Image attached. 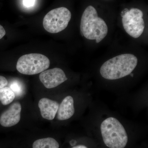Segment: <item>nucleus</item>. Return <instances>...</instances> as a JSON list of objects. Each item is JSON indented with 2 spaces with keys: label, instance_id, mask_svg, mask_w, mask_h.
I'll return each instance as SVG.
<instances>
[{
  "label": "nucleus",
  "instance_id": "1",
  "mask_svg": "<svg viewBox=\"0 0 148 148\" xmlns=\"http://www.w3.org/2000/svg\"><path fill=\"white\" fill-rule=\"evenodd\" d=\"M138 62V58L133 54L125 53L117 56L103 64L100 73L106 79H119L132 73Z\"/></svg>",
  "mask_w": 148,
  "mask_h": 148
},
{
  "label": "nucleus",
  "instance_id": "2",
  "mask_svg": "<svg viewBox=\"0 0 148 148\" xmlns=\"http://www.w3.org/2000/svg\"><path fill=\"white\" fill-rule=\"evenodd\" d=\"M80 32L88 40H95L98 43L108 33V27L103 18L98 17L96 9L91 5L85 10L81 19Z\"/></svg>",
  "mask_w": 148,
  "mask_h": 148
},
{
  "label": "nucleus",
  "instance_id": "3",
  "mask_svg": "<svg viewBox=\"0 0 148 148\" xmlns=\"http://www.w3.org/2000/svg\"><path fill=\"white\" fill-rule=\"evenodd\" d=\"M103 142L110 148H124L128 138L123 125L116 119L108 118L101 125Z\"/></svg>",
  "mask_w": 148,
  "mask_h": 148
},
{
  "label": "nucleus",
  "instance_id": "4",
  "mask_svg": "<svg viewBox=\"0 0 148 148\" xmlns=\"http://www.w3.org/2000/svg\"><path fill=\"white\" fill-rule=\"evenodd\" d=\"M50 64V60L45 56L40 53H29L19 58L16 68L21 74L34 75L46 70Z\"/></svg>",
  "mask_w": 148,
  "mask_h": 148
},
{
  "label": "nucleus",
  "instance_id": "5",
  "mask_svg": "<svg viewBox=\"0 0 148 148\" xmlns=\"http://www.w3.org/2000/svg\"><path fill=\"white\" fill-rule=\"evenodd\" d=\"M71 18V13L68 9L60 7L49 11L45 16L43 25L46 31L56 34L66 29Z\"/></svg>",
  "mask_w": 148,
  "mask_h": 148
},
{
  "label": "nucleus",
  "instance_id": "6",
  "mask_svg": "<svg viewBox=\"0 0 148 148\" xmlns=\"http://www.w3.org/2000/svg\"><path fill=\"white\" fill-rule=\"evenodd\" d=\"M121 15L123 28L126 33L135 38H139L145 28L142 11L138 8H132L130 10L125 8L121 12Z\"/></svg>",
  "mask_w": 148,
  "mask_h": 148
},
{
  "label": "nucleus",
  "instance_id": "7",
  "mask_svg": "<svg viewBox=\"0 0 148 148\" xmlns=\"http://www.w3.org/2000/svg\"><path fill=\"white\" fill-rule=\"evenodd\" d=\"M40 81L46 88H54L67 80L64 71L59 68L45 70L40 73Z\"/></svg>",
  "mask_w": 148,
  "mask_h": 148
},
{
  "label": "nucleus",
  "instance_id": "8",
  "mask_svg": "<svg viewBox=\"0 0 148 148\" xmlns=\"http://www.w3.org/2000/svg\"><path fill=\"white\" fill-rule=\"evenodd\" d=\"M21 105L16 102L12 104L0 116V124L3 127H10L16 125L21 119Z\"/></svg>",
  "mask_w": 148,
  "mask_h": 148
},
{
  "label": "nucleus",
  "instance_id": "9",
  "mask_svg": "<svg viewBox=\"0 0 148 148\" xmlns=\"http://www.w3.org/2000/svg\"><path fill=\"white\" fill-rule=\"evenodd\" d=\"M59 104L56 101L47 98H42L40 100L38 107L43 118L52 120L57 113Z\"/></svg>",
  "mask_w": 148,
  "mask_h": 148
},
{
  "label": "nucleus",
  "instance_id": "10",
  "mask_svg": "<svg viewBox=\"0 0 148 148\" xmlns=\"http://www.w3.org/2000/svg\"><path fill=\"white\" fill-rule=\"evenodd\" d=\"M73 98L72 96H66L59 105L56 118L58 120L64 121L71 118L75 113Z\"/></svg>",
  "mask_w": 148,
  "mask_h": 148
},
{
  "label": "nucleus",
  "instance_id": "11",
  "mask_svg": "<svg viewBox=\"0 0 148 148\" xmlns=\"http://www.w3.org/2000/svg\"><path fill=\"white\" fill-rule=\"evenodd\" d=\"M58 142L53 138L39 139L33 143V148H59Z\"/></svg>",
  "mask_w": 148,
  "mask_h": 148
},
{
  "label": "nucleus",
  "instance_id": "12",
  "mask_svg": "<svg viewBox=\"0 0 148 148\" xmlns=\"http://www.w3.org/2000/svg\"><path fill=\"white\" fill-rule=\"evenodd\" d=\"M15 94L10 87L0 88V101L4 106H7L13 101Z\"/></svg>",
  "mask_w": 148,
  "mask_h": 148
},
{
  "label": "nucleus",
  "instance_id": "13",
  "mask_svg": "<svg viewBox=\"0 0 148 148\" xmlns=\"http://www.w3.org/2000/svg\"><path fill=\"white\" fill-rule=\"evenodd\" d=\"M10 88L14 92L15 96L16 95L20 96L21 94H23V90H24L23 86L21 84V83L18 81H13V82H12Z\"/></svg>",
  "mask_w": 148,
  "mask_h": 148
},
{
  "label": "nucleus",
  "instance_id": "14",
  "mask_svg": "<svg viewBox=\"0 0 148 148\" xmlns=\"http://www.w3.org/2000/svg\"><path fill=\"white\" fill-rule=\"evenodd\" d=\"M36 0H23V4L25 7L30 8L34 5Z\"/></svg>",
  "mask_w": 148,
  "mask_h": 148
},
{
  "label": "nucleus",
  "instance_id": "15",
  "mask_svg": "<svg viewBox=\"0 0 148 148\" xmlns=\"http://www.w3.org/2000/svg\"><path fill=\"white\" fill-rule=\"evenodd\" d=\"M8 84L7 79L2 76H0V88L5 87Z\"/></svg>",
  "mask_w": 148,
  "mask_h": 148
},
{
  "label": "nucleus",
  "instance_id": "16",
  "mask_svg": "<svg viewBox=\"0 0 148 148\" xmlns=\"http://www.w3.org/2000/svg\"><path fill=\"white\" fill-rule=\"evenodd\" d=\"M6 32L3 27L0 25V39L2 38L3 37L5 36Z\"/></svg>",
  "mask_w": 148,
  "mask_h": 148
},
{
  "label": "nucleus",
  "instance_id": "17",
  "mask_svg": "<svg viewBox=\"0 0 148 148\" xmlns=\"http://www.w3.org/2000/svg\"><path fill=\"white\" fill-rule=\"evenodd\" d=\"M70 144L71 146H74L77 144V141L75 140H72L70 142Z\"/></svg>",
  "mask_w": 148,
  "mask_h": 148
},
{
  "label": "nucleus",
  "instance_id": "18",
  "mask_svg": "<svg viewBox=\"0 0 148 148\" xmlns=\"http://www.w3.org/2000/svg\"><path fill=\"white\" fill-rule=\"evenodd\" d=\"M72 148H88L87 147H86L85 146L82 145H78L77 146H75V147H73Z\"/></svg>",
  "mask_w": 148,
  "mask_h": 148
},
{
  "label": "nucleus",
  "instance_id": "19",
  "mask_svg": "<svg viewBox=\"0 0 148 148\" xmlns=\"http://www.w3.org/2000/svg\"><path fill=\"white\" fill-rule=\"evenodd\" d=\"M130 76H131L132 77H133V75H134V74H133V73H131L130 74Z\"/></svg>",
  "mask_w": 148,
  "mask_h": 148
}]
</instances>
